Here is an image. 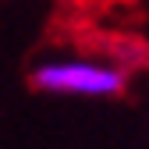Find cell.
<instances>
[{"label": "cell", "mask_w": 149, "mask_h": 149, "mask_svg": "<svg viewBox=\"0 0 149 149\" xmlns=\"http://www.w3.org/2000/svg\"><path fill=\"white\" fill-rule=\"evenodd\" d=\"M29 85L64 100H117L128 89V71L103 57H50L32 68Z\"/></svg>", "instance_id": "cell-1"}]
</instances>
